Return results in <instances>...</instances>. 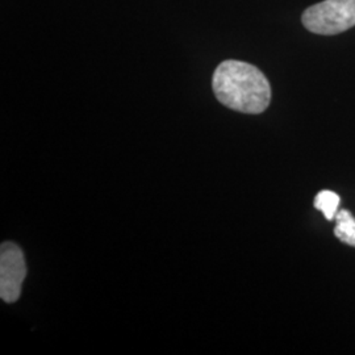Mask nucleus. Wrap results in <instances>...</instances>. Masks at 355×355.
I'll use <instances>...</instances> for the list:
<instances>
[{
	"label": "nucleus",
	"mask_w": 355,
	"mask_h": 355,
	"mask_svg": "<svg viewBox=\"0 0 355 355\" xmlns=\"http://www.w3.org/2000/svg\"><path fill=\"white\" fill-rule=\"evenodd\" d=\"M212 87L218 102L242 114H262L271 102V87L265 74L242 61L229 60L218 64Z\"/></svg>",
	"instance_id": "nucleus-1"
},
{
	"label": "nucleus",
	"mask_w": 355,
	"mask_h": 355,
	"mask_svg": "<svg viewBox=\"0 0 355 355\" xmlns=\"http://www.w3.org/2000/svg\"><path fill=\"white\" fill-rule=\"evenodd\" d=\"M302 21L316 35L343 33L355 26V0H324L309 7L303 13Z\"/></svg>",
	"instance_id": "nucleus-2"
},
{
	"label": "nucleus",
	"mask_w": 355,
	"mask_h": 355,
	"mask_svg": "<svg viewBox=\"0 0 355 355\" xmlns=\"http://www.w3.org/2000/svg\"><path fill=\"white\" fill-rule=\"evenodd\" d=\"M26 265L21 249L13 242H4L0 249V297L15 303L21 293Z\"/></svg>",
	"instance_id": "nucleus-3"
},
{
	"label": "nucleus",
	"mask_w": 355,
	"mask_h": 355,
	"mask_svg": "<svg viewBox=\"0 0 355 355\" xmlns=\"http://www.w3.org/2000/svg\"><path fill=\"white\" fill-rule=\"evenodd\" d=\"M336 221H337V225L334 228L336 237L343 243L355 248V218L353 215L347 209H343L337 212Z\"/></svg>",
	"instance_id": "nucleus-4"
},
{
	"label": "nucleus",
	"mask_w": 355,
	"mask_h": 355,
	"mask_svg": "<svg viewBox=\"0 0 355 355\" xmlns=\"http://www.w3.org/2000/svg\"><path fill=\"white\" fill-rule=\"evenodd\" d=\"M315 208L322 215L325 216L327 220H333L337 215V209L340 205V196L333 191H320L315 198Z\"/></svg>",
	"instance_id": "nucleus-5"
}]
</instances>
